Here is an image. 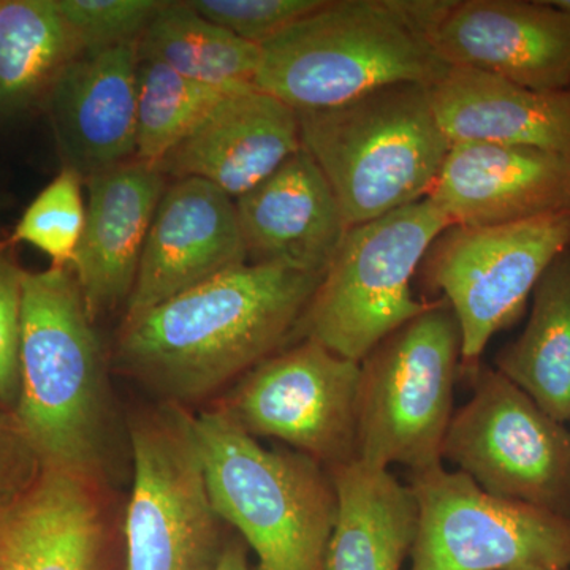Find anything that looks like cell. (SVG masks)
I'll use <instances>...</instances> for the list:
<instances>
[{
  "instance_id": "6da1fadb",
  "label": "cell",
  "mask_w": 570,
  "mask_h": 570,
  "mask_svg": "<svg viewBox=\"0 0 570 570\" xmlns=\"http://www.w3.org/2000/svg\"><path fill=\"white\" fill-rule=\"evenodd\" d=\"M324 275L246 264L124 317L118 362L168 403H190L245 376L291 343Z\"/></svg>"
},
{
  "instance_id": "7a4b0ae2",
  "label": "cell",
  "mask_w": 570,
  "mask_h": 570,
  "mask_svg": "<svg viewBox=\"0 0 570 570\" xmlns=\"http://www.w3.org/2000/svg\"><path fill=\"white\" fill-rule=\"evenodd\" d=\"M13 415L41 468L100 483L108 431L104 352L70 266L24 273Z\"/></svg>"
},
{
  "instance_id": "3957f363",
  "label": "cell",
  "mask_w": 570,
  "mask_h": 570,
  "mask_svg": "<svg viewBox=\"0 0 570 570\" xmlns=\"http://www.w3.org/2000/svg\"><path fill=\"white\" fill-rule=\"evenodd\" d=\"M449 69L403 0H326L262 45L255 88L318 111L401 82L431 88Z\"/></svg>"
},
{
  "instance_id": "277c9868",
  "label": "cell",
  "mask_w": 570,
  "mask_h": 570,
  "mask_svg": "<svg viewBox=\"0 0 570 570\" xmlns=\"http://www.w3.org/2000/svg\"><path fill=\"white\" fill-rule=\"evenodd\" d=\"M193 425L213 508L257 554V570H325L337 515L328 469L265 449L220 406Z\"/></svg>"
},
{
  "instance_id": "5b68a950",
  "label": "cell",
  "mask_w": 570,
  "mask_h": 570,
  "mask_svg": "<svg viewBox=\"0 0 570 570\" xmlns=\"http://www.w3.org/2000/svg\"><path fill=\"white\" fill-rule=\"evenodd\" d=\"M299 137L351 227L423 200L450 151L430 88L401 82L351 102L299 111Z\"/></svg>"
},
{
  "instance_id": "8992f818",
  "label": "cell",
  "mask_w": 570,
  "mask_h": 570,
  "mask_svg": "<svg viewBox=\"0 0 570 570\" xmlns=\"http://www.w3.org/2000/svg\"><path fill=\"white\" fill-rule=\"evenodd\" d=\"M463 340L444 298L381 341L360 363L356 460L411 472L441 466Z\"/></svg>"
},
{
  "instance_id": "52a82bcc",
  "label": "cell",
  "mask_w": 570,
  "mask_h": 570,
  "mask_svg": "<svg viewBox=\"0 0 570 570\" xmlns=\"http://www.w3.org/2000/svg\"><path fill=\"white\" fill-rule=\"evenodd\" d=\"M450 227L430 198L351 227L296 326L294 343L316 341L362 363L384 337L431 305L412 294V279Z\"/></svg>"
},
{
  "instance_id": "ba28073f",
  "label": "cell",
  "mask_w": 570,
  "mask_h": 570,
  "mask_svg": "<svg viewBox=\"0 0 570 570\" xmlns=\"http://www.w3.org/2000/svg\"><path fill=\"white\" fill-rule=\"evenodd\" d=\"M130 445L126 570H216L228 542L209 498L193 415L171 403L137 415Z\"/></svg>"
},
{
  "instance_id": "9c48e42d",
  "label": "cell",
  "mask_w": 570,
  "mask_h": 570,
  "mask_svg": "<svg viewBox=\"0 0 570 570\" xmlns=\"http://www.w3.org/2000/svg\"><path fill=\"white\" fill-rule=\"evenodd\" d=\"M472 396L453 412L444 460L491 497L570 519V431L498 370L479 365Z\"/></svg>"
},
{
  "instance_id": "30bf717a",
  "label": "cell",
  "mask_w": 570,
  "mask_h": 570,
  "mask_svg": "<svg viewBox=\"0 0 570 570\" xmlns=\"http://www.w3.org/2000/svg\"><path fill=\"white\" fill-rule=\"evenodd\" d=\"M417 531L411 570L570 568V519L491 497L444 464L411 472Z\"/></svg>"
},
{
  "instance_id": "8fae6325",
  "label": "cell",
  "mask_w": 570,
  "mask_h": 570,
  "mask_svg": "<svg viewBox=\"0 0 570 570\" xmlns=\"http://www.w3.org/2000/svg\"><path fill=\"white\" fill-rule=\"evenodd\" d=\"M570 247V212L520 223L450 227L425 257L433 291L455 313L461 373L480 365L491 337L519 318L540 277Z\"/></svg>"
},
{
  "instance_id": "7c38bea8",
  "label": "cell",
  "mask_w": 570,
  "mask_h": 570,
  "mask_svg": "<svg viewBox=\"0 0 570 570\" xmlns=\"http://www.w3.org/2000/svg\"><path fill=\"white\" fill-rule=\"evenodd\" d=\"M360 363L296 341L258 363L223 404L250 436L273 438L335 469L356 461Z\"/></svg>"
},
{
  "instance_id": "4fadbf2b",
  "label": "cell",
  "mask_w": 570,
  "mask_h": 570,
  "mask_svg": "<svg viewBox=\"0 0 570 570\" xmlns=\"http://www.w3.org/2000/svg\"><path fill=\"white\" fill-rule=\"evenodd\" d=\"M426 37L452 69L535 91L570 88V17L551 2L439 0Z\"/></svg>"
},
{
  "instance_id": "5bb4252c",
  "label": "cell",
  "mask_w": 570,
  "mask_h": 570,
  "mask_svg": "<svg viewBox=\"0 0 570 570\" xmlns=\"http://www.w3.org/2000/svg\"><path fill=\"white\" fill-rule=\"evenodd\" d=\"M246 262L234 198L204 179H176L154 213L126 317Z\"/></svg>"
},
{
  "instance_id": "9a60e30c",
  "label": "cell",
  "mask_w": 570,
  "mask_h": 570,
  "mask_svg": "<svg viewBox=\"0 0 570 570\" xmlns=\"http://www.w3.org/2000/svg\"><path fill=\"white\" fill-rule=\"evenodd\" d=\"M138 43L82 51L47 91L62 168L82 183L135 159Z\"/></svg>"
},
{
  "instance_id": "2e32d148",
  "label": "cell",
  "mask_w": 570,
  "mask_h": 570,
  "mask_svg": "<svg viewBox=\"0 0 570 570\" xmlns=\"http://www.w3.org/2000/svg\"><path fill=\"white\" fill-rule=\"evenodd\" d=\"M430 198L452 227L570 212V163L539 149L453 142Z\"/></svg>"
},
{
  "instance_id": "e0dca14e",
  "label": "cell",
  "mask_w": 570,
  "mask_h": 570,
  "mask_svg": "<svg viewBox=\"0 0 570 570\" xmlns=\"http://www.w3.org/2000/svg\"><path fill=\"white\" fill-rule=\"evenodd\" d=\"M299 149L298 112L253 86L227 94L157 168L175 181L204 179L238 200Z\"/></svg>"
},
{
  "instance_id": "ac0fdd59",
  "label": "cell",
  "mask_w": 570,
  "mask_h": 570,
  "mask_svg": "<svg viewBox=\"0 0 570 570\" xmlns=\"http://www.w3.org/2000/svg\"><path fill=\"white\" fill-rule=\"evenodd\" d=\"M235 204L253 264L325 275L351 230L335 193L303 148Z\"/></svg>"
},
{
  "instance_id": "d6986e66",
  "label": "cell",
  "mask_w": 570,
  "mask_h": 570,
  "mask_svg": "<svg viewBox=\"0 0 570 570\" xmlns=\"http://www.w3.org/2000/svg\"><path fill=\"white\" fill-rule=\"evenodd\" d=\"M85 228L70 269L92 321L129 302L165 193L159 168L132 159L86 181Z\"/></svg>"
},
{
  "instance_id": "ffe728a7",
  "label": "cell",
  "mask_w": 570,
  "mask_h": 570,
  "mask_svg": "<svg viewBox=\"0 0 570 570\" xmlns=\"http://www.w3.org/2000/svg\"><path fill=\"white\" fill-rule=\"evenodd\" d=\"M430 97L450 145L539 149L570 163V89L535 91L482 71L450 67L431 86Z\"/></svg>"
},
{
  "instance_id": "44dd1931",
  "label": "cell",
  "mask_w": 570,
  "mask_h": 570,
  "mask_svg": "<svg viewBox=\"0 0 570 570\" xmlns=\"http://www.w3.org/2000/svg\"><path fill=\"white\" fill-rule=\"evenodd\" d=\"M100 483L43 469L0 527V570H104Z\"/></svg>"
},
{
  "instance_id": "7402d4cb",
  "label": "cell",
  "mask_w": 570,
  "mask_h": 570,
  "mask_svg": "<svg viewBox=\"0 0 570 570\" xmlns=\"http://www.w3.org/2000/svg\"><path fill=\"white\" fill-rule=\"evenodd\" d=\"M337 515L325 570H401L417 531V502L390 469L352 461L330 469Z\"/></svg>"
},
{
  "instance_id": "603a6c76",
  "label": "cell",
  "mask_w": 570,
  "mask_h": 570,
  "mask_svg": "<svg viewBox=\"0 0 570 570\" xmlns=\"http://www.w3.org/2000/svg\"><path fill=\"white\" fill-rule=\"evenodd\" d=\"M528 324L497 356V370L551 417L570 420V247L532 292Z\"/></svg>"
},
{
  "instance_id": "cb8c5ba5",
  "label": "cell",
  "mask_w": 570,
  "mask_h": 570,
  "mask_svg": "<svg viewBox=\"0 0 570 570\" xmlns=\"http://www.w3.org/2000/svg\"><path fill=\"white\" fill-rule=\"evenodd\" d=\"M138 52L223 91L253 88L261 66V47L206 20L187 2H164Z\"/></svg>"
},
{
  "instance_id": "d4e9b609",
  "label": "cell",
  "mask_w": 570,
  "mask_h": 570,
  "mask_svg": "<svg viewBox=\"0 0 570 570\" xmlns=\"http://www.w3.org/2000/svg\"><path fill=\"white\" fill-rule=\"evenodd\" d=\"M81 52L56 0H0V115L47 94Z\"/></svg>"
},
{
  "instance_id": "484cf974",
  "label": "cell",
  "mask_w": 570,
  "mask_h": 570,
  "mask_svg": "<svg viewBox=\"0 0 570 570\" xmlns=\"http://www.w3.org/2000/svg\"><path fill=\"white\" fill-rule=\"evenodd\" d=\"M230 92L138 52L135 159L157 167Z\"/></svg>"
},
{
  "instance_id": "4316f807",
  "label": "cell",
  "mask_w": 570,
  "mask_h": 570,
  "mask_svg": "<svg viewBox=\"0 0 570 570\" xmlns=\"http://www.w3.org/2000/svg\"><path fill=\"white\" fill-rule=\"evenodd\" d=\"M81 184L80 176L62 168L33 198L11 239L37 247L51 258V266H70L85 228Z\"/></svg>"
},
{
  "instance_id": "83f0119b",
  "label": "cell",
  "mask_w": 570,
  "mask_h": 570,
  "mask_svg": "<svg viewBox=\"0 0 570 570\" xmlns=\"http://www.w3.org/2000/svg\"><path fill=\"white\" fill-rule=\"evenodd\" d=\"M82 51L138 43L160 0H56Z\"/></svg>"
},
{
  "instance_id": "f1b7e54d",
  "label": "cell",
  "mask_w": 570,
  "mask_h": 570,
  "mask_svg": "<svg viewBox=\"0 0 570 570\" xmlns=\"http://www.w3.org/2000/svg\"><path fill=\"white\" fill-rule=\"evenodd\" d=\"M326 0H187L206 20L249 43H268Z\"/></svg>"
},
{
  "instance_id": "f546056e",
  "label": "cell",
  "mask_w": 570,
  "mask_h": 570,
  "mask_svg": "<svg viewBox=\"0 0 570 570\" xmlns=\"http://www.w3.org/2000/svg\"><path fill=\"white\" fill-rule=\"evenodd\" d=\"M24 273L0 249V409L11 414L20 397L21 298Z\"/></svg>"
},
{
  "instance_id": "4dcf8cb0",
  "label": "cell",
  "mask_w": 570,
  "mask_h": 570,
  "mask_svg": "<svg viewBox=\"0 0 570 570\" xmlns=\"http://www.w3.org/2000/svg\"><path fill=\"white\" fill-rule=\"evenodd\" d=\"M41 471L39 456L17 419L0 409V527L36 485Z\"/></svg>"
},
{
  "instance_id": "1f68e13d",
  "label": "cell",
  "mask_w": 570,
  "mask_h": 570,
  "mask_svg": "<svg viewBox=\"0 0 570 570\" xmlns=\"http://www.w3.org/2000/svg\"><path fill=\"white\" fill-rule=\"evenodd\" d=\"M216 570H250L245 540L232 539L227 543Z\"/></svg>"
},
{
  "instance_id": "d6a6232c",
  "label": "cell",
  "mask_w": 570,
  "mask_h": 570,
  "mask_svg": "<svg viewBox=\"0 0 570 570\" xmlns=\"http://www.w3.org/2000/svg\"><path fill=\"white\" fill-rule=\"evenodd\" d=\"M551 3L570 17V0H553Z\"/></svg>"
},
{
  "instance_id": "836d02e7",
  "label": "cell",
  "mask_w": 570,
  "mask_h": 570,
  "mask_svg": "<svg viewBox=\"0 0 570 570\" xmlns=\"http://www.w3.org/2000/svg\"><path fill=\"white\" fill-rule=\"evenodd\" d=\"M532 570H561V569H532Z\"/></svg>"
}]
</instances>
